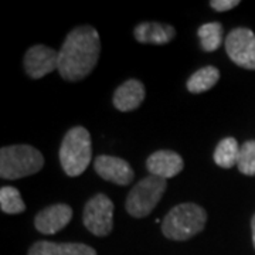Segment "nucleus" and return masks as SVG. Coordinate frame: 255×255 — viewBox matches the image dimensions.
Segmentation results:
<instances>
[{
	"mask_svg": "<svg viewBox=\"0 0 255 255\" xmlns=\"http://www.w3.org/2000/svg\"><path fill=\"white\" fill-rule=\"evenodd\" d=\"M101 40L91 26L75 27L65 37L58 51V73L65 81L77 82L88 77L98 63Z\"/></svg>",
	"mask_w": 255,
	"mask_h": 255,
	"instance_id": "obj_1",
	"label": "nucleus"
},
{
	"mask_svg": "<svg viewBox=\"0 0 255 255\" xmlns=\"http://www.w3.org/2000/svg\"><path fill=\"white\" fill-rule=\"evenodd\" d=\"M206 223V210L194 203H182L167 213L162 221V231L169 240L186 241L201 233Z\"/></svg>",
	"mask_w": 255,
	"mask_h": 255,
	"instance_id": "obj_2",
	"label": "nucleus"
},
{
	"mask_svg": "<svg viewBox=\"0 0 255 255\" xmlns=\"http://www.w3.org/2000/svg\"><path fill=\"white\" fill-rule=\"evenodd\" d=\"M92 159V143L90 132L82 127L71 128L60 146V163L70 177L81 176Z\"/></svg>",
	"mask_w": 255,
	"mask_h": 255,
	"instance_id": "obj_3",
	"label": "nucleus"
},
{
	"mask_svg": "<svg viewBox=\"0 0 255 255\" xmlns=\"http://www.w3.org/2000/svg\"><path fill=\"white\" fill-rule=\"evenodd\" d=\"M44 166V157L36 147L30 145L4 146L0 150V176L7 180H16L40 172Z\"/></svg>",
	"mask_w": 255,
	"mask_h": 255,
	"instance_id": "obj_4",
	"label": "nucleus"
},
{
	"mask_svg": "<svg viewBox=\"0 0 255 255\" xmlns=\"http://www.w3.org/2000/svg\"><path fill=\"white\" fill-rule=\"evenodd\" d=\"M166 187L167 183L164 179L152 174L137 182L127 197L125 207L128 214L135 219H143L149 216L163 197Z\"/></svg>",
	"mask_w": 255,
	"mask_h": 255,
	"instance_id": "obj_5",
	"label": "nucleus"
},
{
	"mask_svg": "<svg viewBox=\"0 0 255 255\" xmlns=\"http://www.w3.org/2000/svg\"><path fill=\"white\" fill-rule=\"evenodd\" d=\"M114 203L105 194H97L84 207L82 223L97 237L108 236L114 228Z\"/></svg>",
	"mask_w": 255,
	"mask_h": 255,
	"instance_id": "obj_6",
	"label": "nucleus"
},
{
	"mask_svg": "<svg viewBox=\"0 0 255 255\" xmlns=\"http://www.w3.org/2000/svg\"><path fill=\"white\" fill-rule=\"evenodd\" d=\"M230 60L246 70H255V34L246 27L234 28L226 38Z\"/></svg>",
	"mask_w": 255,
	"mask_h": 255,
	"instance_id": "obj_7",
	"label": "nucleus"
},
{
	"mask_svg": "<svg viewBox=\"0 0 255 255\" xmlns=\"http://www.w3.org/2000/svg\"><path fill=\"white\" fill-rule=\"evenodd\" d=\"M24 70L28 77L38 80L54 70H58V51L37 44L28 48L24 55Z\"/></svg>",
	"mask_w": 255,
	"mask_h": 255,
	"instance_id": "obj_8",
	"label": "nucleus"
},
{
	"mask_svg": "<svg viewBox=\"0 0 255 255\" xmlns=\"http://www.w3.org/2000/svg\"><path fill=\"white\" fill-rule=\"evenodd\" d=\"M94 169L104 180L119 186H128L133 180V170L127 160L117 156L101 155L94 162Z\"/></svg>",
	"mask_w": 255,
	"mask_h": 255,
	"instance_id": "obj_9",
	"label": "nucleus"
},
{
	"mask_svg": "<svg viewBox=\"0 0 255 255\" xmlns=\"http://www.w3.org/2000/svg\"><path fill=\"white\" fill-rule=\"evenodd\" d=\"M73 219V209L68 204H53L41 210L34 219L36 228L46 236L61 231Z\"/></svg>",
	"mask_w": 255,
	"mask_h": 255,
	"instance_id": "obj_10",
	"label": "nucleus"
},
{
	"mask_svg": "<svg viewBox=\"0 0 255 255\" xmlns=\"http://www.w3.org/2000/svg\"><path fill=\"white\" fill-rule=\"evenodd\" d=\"M146 167L152 176L166 180L180 173L184 167V162L182 156L173 150H157L147 157Z\"/></svg>",
	"mask_w": 255,
	"mask_h": 255,
	"instance_id": "obj_11",
	"label": "nucleus"
},
{
	"mask_svg": "<svg viewBox=\"0 0 255 255\" xmlns=\"http://www.w3.org/2000/svg\"><path fill=\"white\" fill-rule=\"evenodd\" d=\"M145 100V87L139 80H128L121 84L114 94V107L121 112H130L142 105Z\"/></svg>",
	"mask_w": 255,
	"mask_h": 255,
	"instance_id": "obj_12",
	"label": "nucleus"
},
{
	"mask_svg": "<svg viewBox=\"0 0 255 255\" xmlns=\"http://www.w3.org/2000/svg\"><path fill=\"white\" fill-rule=\"evenodd\" d=\"M133 36L136 38V41L142 44L163 46L173 40L176 36V30L170 24L146 21V23L137 24L133 30Z\"/></svg>",
	"mask_w": 255,
	"mask_h": 255,
	"instance_id": "obj_13",
	"label": "nucleus"
},
{
	"mask_svg": "<svg viewBox=\"0 0 255 255\" xmlns=\"http://www.w3.org/2000/svg\"><path fill=\"white\" fill-rule=\"evenodd\" d=\"M27 255H97V251L82 243L37 241L28 250Z\"/></svg>",
	"mask_w": 255,
	"mask_h": 255,
	"instance_id": "obj_14",
	"label": "nucleus"
},
{
	"mask_svg": "<svg viewBox=\"0 0 255 255\" xmlns=\"http://www.w3.org/2000/svg\"><path fill=\"white\" fill-rule=\"evenodd\" d=\"M219 80V68H216L213 65H207V67H203L200 70H197L187 80V90L191 94H201V92L211 90Z\"/></svg>",
	"mask_w": 255,
	"mask_h": 255,
	"instance_id": "obj_15",
	"label": "nucleus"
},
{
	"mask_svg": "<svg viewBox=\"0 0 255 255\" xmlns=\"http://www.w3.org/2000/svg\"><path fill=\"white\" fill-rule=\"evenodd\" d=\"M238 142L234 137H224L219 142V145L214 150V162L223 169H231L233 166H237L238 155H240Z\"/></svg>",
	"mask_w": 255,
	"mask_h": 255,
	"instance_id": "obj_16",
	"label": "nucleus"
},
{
	"mask_svg": "<svg viewBox=\"0 0 255 255\" xmlns=\"http://www.w3.org/2000/svg\"><path fill=\"white\" fill-rule=\"evenodd\" d=\"M223 33H224V28L219 21L206 23L200 26L197 30V34L200 37L201 48L207 53L216 51L223 43Z\"/></svg>",
	"mask_w": 255,
	"mask_h": 255,
	"instance_id": "obj_17",
	"label": "nucleus"
},
{
	"mask_svg": "<svg viewBox=\"0 0 255 255\" xmlns=\"http://www.w3.org/2000/svg\"><path fill=\"white\" fill-rule=\"evenodd\" d=\"M0 207L6 214H20L26 210V204L16 187L4 186L0 189Z\"/></svg>",
	"mask_w": 255,
	"mask_h": 255,
	"instance_id": "obj_18",
	"label": "nucleus"
},
{
	"mask_svg": "<svg viewBox=\"0 0 255 255\" xmlns=\"http://www.w3.org/2000/svg\"><path fill=\"white\" fill-rule=\"evenodd\" d=\"M237 167L246 176H255V140H247L241 145Z\"/></svg>",
	"mask_w": 255,
	"mask_h": 255,
	"instance_id": "obj_19",
	"label": "nucleus"
},
{
	"mask_svg": "<svg viewBox=\"0 0 255 255\" xmlns=\"http://www.w3.org/2000/svg\"><path fill=\"white\" fill-rule=\"evenodd\" d=\"M240 4L238 0H211L210 6L216 11H227V10L234 9Z\"/></svg>",
	"mask_w": 255,
	"mask_h": 255,
	"instance_id": "obj_20",
	"label": "nucleus"
},
{
	"mask_svg": "<svg viewBox=\"0 0 255 255\" xmlns=\"http://www.w3.org/2000/svg\"><path fill=\"white\" fill-rule=\"evenodd\" d=\"M251 228H253V243H254V248H255V214L253 217V221H251Z\"/></svg>",
	"mask_w": 255,
	"mask_h": 255,
	"instance_id": "obj_21",
	"label": "nucleus"
}]
</instances>
